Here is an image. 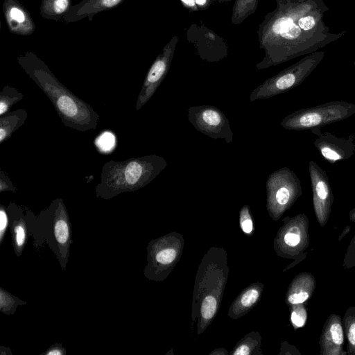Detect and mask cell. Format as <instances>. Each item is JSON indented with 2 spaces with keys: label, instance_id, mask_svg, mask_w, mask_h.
Listing matches in <instances>:
<instances>
[{
  "label": "cell",
  "instance_id": "cell-1",
  "mask_svg": "<svg viewBox=\"0 0 355 355\" xmlns=\"http://www.w3.org/2000/svg\"><path fill=\"white\" fill-rule=\"evenodd\" d=\"M17 62L46 95L66 127L80 132L96 129L99 114L63 85L35 53L26 51L17 57Z\"/></svg>",
  "mask_w": 355,
  "mask_h": 355
},
{
  "label": "cell",
  "instance_id": "cell-2",
  "mask_svg": "<svg viewBox=\"0 0 355 355\" xmlns=\"http://www.w3.org/2000/svg\"><path fill=\"white\" fill-rule=\"evenodd\" d=\"M166 166L163 157L153 154L124 161L110 160L102 167L99 182L95 187L96 196L108 200L139 190L151 182Z\"/></svg>",
  "mask_w": 355,
  "mask_h": 355
},
{
  "label": "cell",
  "instance_id": "cell-3",
  "mask_svg": "<svg viewBox=\"0 0 355 355\" xmlns=\"http://www.w3.org/2000/svg\"><path fill=\"white\" fill-rule=\"evenodd\" d=\"M354 114L355 104L334 101L295 111L285 116L280 125L288 130H312L345 120Z\"/></svg>",
  "mask_w": 355,
  "mask_h": 355
},
{
  "label": "cell",
  "instance_id": "cell-4",
  "mask_svg": "<svg viewBox=\"0 0 355 355\" xmlns=\"http://www.w3.org/2000/svg\"><path fill=\"white\" fill-rule=\"evenodd\" d=\"M266 185L268 206L277 216L289 209L302 193L300 179L287 167L270 174Z\"/></svg>",
  "mask_w": 355,
  "mask_h": 355
},
{
  "label": "cell",
  "instance_id": "cell-5",
  "mask_svg": "<svg viewBox=\"0 0 355 355\" xmlns=\"http://www.w3.org/2000/svg\"><path fill=\"white\" fill-rule=\"evenodd\" d=\"M189 122L198 131L212 139L233 140L228 119L218 107L212 105L191 106L187 110Z\"/></svg>",
  "mask_w": 355,
  "mask_h": 355
},
{
  "label": "cell",
  "instance_id": "cell-6",
  "mask_svg": "<svg viewBox=\"0 0 355 355\" xmlns=\"http://www.w3.org/2000/svg\"><path fill=\"white\" fill-rule=\"evenodd\" d=\"M313 205L315 218L320 227L328 222L334 202V194L326 172L314 161L309 162Z\"/></svg>",
  "mask_w": 355,
  "mask_h": 355
},
{
  "label": "cell",
  "instance_id": "cell-7",
  "mask_svg": "<svg viewBox=\"0 0 355 355\" xmlns=\"http://www.w3.org/2000/svg\"><path fill=\"white\" fill-rule=\"evenodd\" d=\"M282 236L285 251L291 257L297 259V262L304 259L310 244L309 233V220L306 215L300 214L286 221Z\"/></svg>",
  "mask_w": 355,
  "mask_h": 355
},
{
  "label": "cell",
  "instance_id": "cell-8",
  "mask_svg": "<svg viewBox=\"0 0 355 355\" xmlns=\"http://www.w3.org/2000/svg\"><path fill=\"white\" fill-rule=\"evenodd\" d=\"M306 70L300 68L284 71L273 76L252 90L250 95L251 102L266 99L285 93L299 85L305 78Z\"/></svg>",
  "mask_w": 355,
  "mask_h": 355
},
{
  "label": "cell",
  "instance_id": "cell-9",
  "mask_svg": "<svg viewBox=\"0 0 355 355\" xmlns=\"http://www.w3.org/2000/svg\"><path fill=\"white\" fill-rule=\"evenodd\" d=\"M317 136L314 145L327 162L334 164L347 159L354 153L355 143L351 138L338 137L329 132H320L319 128L311 130Z\"/></svg>",
  "mask_w": 355,
  "mask_h": 355
},
{
  "label": "cell",
  "instance_id": "cell-10",
  "mask_svg": "<svg viewBox=\"0 0 355 355\" xmlns=\"http://www.w3.org/2000/svg\"><path fill=\"white\" fill-rule=\"evenodd\" d=\"M343 320L339 314L331 313L326 320L319 340L320 355H347L344 351Z\"/></svg>",
  "mask_w": 355,
  "mask_h": 355
},
{
  "label": "cell",
  "instance_id": "cell-11",
  "mask_svg": "<svg viewBox=\"0 0 355 355\" xmlns=\"http://www.w3.org/2000/svg\"><path fill=\"white\" fill-rule=\"evenodd\" d=\"M171 56L164 53L153 63L137 96L135 108L139 110L151 98L165 78L170 66Z\"/></svg>",
  "mask_w": 355,
  "mask_h": 355
},
{
  "label": "cell",
  "instance_id": "cell-12",
  "mask_svg": "<svg viewBox=\"0 0 355 355\" xmlns=\"http://www.w3.org/2000/svg\"><path fill=\"white\" fill-rule=\"evenodd\" d=\"M3 12L10 33L30 35L35 30V24L28 10L19 0H4Z\"/></svg>",
  "mask_w": 355,
  "mask_h": 355
},
{
  "label": "cell",
  "instance_id": "cell-13",
  "mask_svg": "<svg viewBox=\"0 0 355 355\" xmlns=\"http://www.w3.org/2000/svg\"><path fill=\"white\" fill-rule=\"evenodd\" d=\"M52 219L53 236L61 249L68 250L71 242V229L68 214L62 199L54 200L47 209Z\"/></svg>",
  "mask_w": 355,
  "mask_h": 355
},
{
  "label": "cell",
  "instance_id": "cell-14",
  "mask_svg": "<svg viewBox=\"0 0 355 355\" xmlns=\"http://www.w3.org/2000/svg\"><path fill=\"white\" fill-rule=\"evenodd\" d=\"M123 1L124 0H83L72 6L62 19L66 24L76 22L85 18L92 21L96 14L114 8Z\"/></svg>",
  "mask_w": 355,
  "mask_h": 355
},
{
  "label": "cell",
  "instance_id": "cell-15",
  "mask_svg": "<svg viewBox=\"0 0 355 355\" xmlns=\"http://www.w3.org/2000/svg\"><path fill=\"white\" fill-rule=\"evenodd\" d=\"M316 287L313 275L304 272L297 275L291 282L286 296L288 304L306 303L312 297Z\"/></svg>",
  "mask_w": 355,
  "mask_h": 355
},
{
  "label": "cell",
  "instance_id": "cell-16",
  "mask_svg": "<svg viewBox=\"0 0 355 355\" xmlns=\"http://www.w3.org/2000/svg\"><path fill=\"white\" fill-rule=\"evenodd\" d=\"M28 117L27 110L19 108L0 116V143L7 141Z\"/></svg>",
  "mask_w": 355,
  "mask_h": 355
},
{
  "label": "cell",
  "instance_id": "cell-17",
  "mask_svg": "<svg viewBox=\"0 0 355 355\" xmlns=\"http://www.w3.org/2000/svg\"><path fill=\"white\" fill-rule=\"evenodd\" d=\"M71 6V0H42L40 14L44 19L59 21Z\"/></svg>",
  "mask_w": 355,
  "mask_h": 355
},
{
  "label": "cell",
  "instance_id": "cell-18",
  "mask_svg": "<svg viewBox=\"0 0 355 355\" xmlns=\"http://www.w3.org/2000/svg\"><path fill=\"white\" fill-rule=\"evenodd\" d=\"M344 333L347 338V354L355 355V306L348 307L343 318Z\"/></svg>",
  "mask_w": 355,
  "mask_h": 355
},
{
  "label": "cell",
  "instance_id": "cell-19",
  "mask_svg": "<svg viewBox=\"0 0 355 355\" xmlns=\"http://www.w3.org/2000/svg\"><path fill=\"white\" fill-rule=\"evenodd\" d=\"M23 98L24 94L15 87L4 86L0 92V116L8 113L11 107Z\"/></svg>",
  "mask_w": 355,
  "mask_h": 355
},
{
  "label": "cell",
  "instance_id": "cell-20",
  "mask_svg": "<svg viewBox=\"0 0 355 355\" xmlns=\"http://www.w3.org/2000/svg\"><path fill=\"white\" fill-rule=\"evenodd\" d=\"M94 144L101 153H110L116 146V137L111 131H103L95 139Z\"/></svg>",
  "mask_w": 355,
  "mask_h": 355
},
{
  "label": "cell",
  "instance_id": "cell-21",
  "mask_svg": "<svg viewBox=\"0 0 355 355\" xmlns=\"http://www.w3.org/2000/svg\"><path fill=\"white\" fill-rule=\"evenodd\" d=\"M12 225V234L15 250L21 251L26 239V224L23 217L19 218L17 220H14Z\"/></svg>",
  "mask_w": 355,
  "mask_h": 355
},
{
  "label": "cell",
  "instance_id": "cell-22",
  "mask_svg": "<svg viewBox=\"0 0 355 355\" xmlns=\"http://www.w3.org/2000/svg\"><path fill=\"white\" fill-rule=\"evenodd\" d=\"M307 320V311L304 303L293 304L291 310V321L297 329L303 327Z\"/></svg>",
  "mask_w": 355,
  "mask_h": 355
},
{
  "label": "cell",
  "instance_id": "cell-23",
  "mask_svg": "<svg viewBox=\"0 0 355 355\" xmlns=\"http://www.w3.org/2000/svg\"><path fill=\"white\" fill-rule=\"evenodd\" d=\"M217 302L216 299L211 295L207 296L201 305V315L205 320H210L214 315L216 311Z\"/></svg>",
  "mask_w": 355,
  "mask_h": 355
},
{
  "label": "cell",
  "instance_id": "cell-24",
  "mask_svg": "<svg viewBox=\"0 0 355 355\" xmlns=\"http://www.w3.org/2000/svg\"><path fill=\"white\" fill-rule=\"evenodd\" d=\"M342 266L344 269L355 267V235L352 239L347 248Z\"/></svg>",
  "mask_w": 355,
  "mask_h": 355
},
{
  "label": "cell",
  "instance_id": "cell-25",
  "mask_svg": "<svg viewBox=\"0 0 355 355\" xmlns=\"http://www.w3.org/2000/svg\"><path fill=\"white\" fill-rule=\"evenodd\" d=\"M17 298L1 289L0 307L5 313H10V311L16 306Z\"/></svg>",
  "mask_w": 355,
  "mask_h": 355
},
{
  "label": "cell",
  "instance_id": "cell-26",
  "mask_svg": "<svg viewBox=\"0 0 355 355\" xmlns=\"http://www.w3.org/2000/svg\"><path fill=\"white\" fill-rule=\"evenodd\" d=\"M248 208L249 207L248 206H244L240 213L241 227L243 231L246 234L250 233L253 228V224Z\"/></svg>",
  "mask_w": 355,
  "mask_h": 355
},
{
  "label": "cell",
  "instance_id": "cell-27",
  "mask_svg": "<svg viewBox=\"0 0 355 355\" xmlns=\"http://www.w3.org/2000/svg\"><path fill=\"white\" fill-rule=\"evenodd\" d=\"M293 20L291 17H282L278 19L272 26V31L281 35L288 30L293 24Z\"/></svg>",
  "mask_w": 355,
  "mask_h": 355
},
{
  "label": "cell",
  "instance_id": "cell-28",
  "mask_svg": "<svg viewBox=\"0 0 355 355\" xmlns=\"http://www.w3.org/2000/svg\"><path fill=\"white\" fill-rule=\"evenodd\" d=\"M176 257V252L173 249H165L159 251L155 258L156 261L162 264L171 263Z\"/></svg>",
  "mask_w": 355,
  "mask_h": 355
},
{
  "label": "cell",
  "instance_id": "cell-29",
  "mask_svg": "<svg viewBox=\"0 0 355 355\" xmlns=\"http://www.w3.org/2000/svg\"><path fill=\"white\" fill-rule=\"evenodd\" d=\"M258 297L259 292L257 289H249L241 297V304L244 307L250 306L257 301Z\"/></svg>",
  "mask_w": 355,
  "mask_h": 355
},
{
  "label": "cell",
  "instance_id": "cell-30",
  "mask_svg": "<svg viewBox=\"0 0 355 355\" xmlns=\"http://www.w3.org/2000/svg\"><path fill=\"white\" fill-rule=\"evenodd\" d=\"M17 189L14 186L9 177L3 171H0V192L12 191L16 192Z\"/></svg>",
  "mask_w": 355,
  "mask_h": 355
},
{
  "label": "cell",
  "instance_id": "cell-31",
  "mask_svg": "<svg viewBox=\"0 0 355 355\" xmlns=\"http://www.w3.org/2000/svg\"><path fill=\"white\" fill-rule=\"evenodd\" d=\"M8 225V217L6 209L1 206L0 209V243H1L4 237Z\"/></svg>",
  "mask_w": 355,
  "mask_h": 355
},
{
  "label": "cell",
  "instance_id": "cell-32",
  "mask_svg": "<svg viewBox=\"0 0 355 355\" xmlns=\"http://www.w3.org/2000/svg\"><path fill=\"white\" fill-rule=\"evenodd\" d=\"M300 34V28L295 24H293L288 30L281 34V36L288 40L295 39Z\"/></svg>",
  "mask_w": 355,
  "mask_h": 355
},
{
  "label": "cell",
  "instance_id": "cell-33",
  "mask_svg": "<svg viewBox=\"0 0 355 355\" xmlns=\"http://www.w3.org/2000/svg\"><path fill=\"white\" fill-rule=\"evenodd\" d=\"M299 26L304 30H309L315 25V20L313 17L307 16L301 18L298 21Z\"/></svg>",
  "mask_w": 355,
  "mask_h": 355
},
{
  "label": "cell",
  "instance_id": "cell-34",
  "mask_svg": "<svg viewBox=\"0 0 355 355\" xmlns=\"http://www.w3.org/2000/svg\"><path fill=\"white\" fill-rule=\"evenodd\" d=\"M64 354L63 349L60 347H54L49 349L46 352V355H62Z\"/></svg>",
  "mask_w": 355,
  "mask_h": 355
},
{
  "label": "cell",
  "instance_id": "cell-35",
  "mask_svg": "<svg viewBox=\"0 0 355 355\" xmlns=\"http://www.w3.org/2000/svg\"><path fill=\"white\" fill-rule=\"evenodd\" d=\"M250 351L248 347L246 345H241L239 348L236 349V350L234 352V354L236 355H246L249 354Z\"/></svg>",
  "mask_w": 355,
  "mask_h": 355
},
{
  "label": "cell",
  "instance_id": "cell-36",
  "mask_svg": "<svg viewBox=\"0 0 355 355\" xmlns=\"http://www.w3.org/2000/svg\"><path fill=\"white\" fill-rule=\"evenodd\" d=\"M350 230L351 227L349 225H347L338 236V241H340L344 238V236H345L350 232Z\"/></svg>",
  "mask_w": 355,
  "mask_h": 355
},
{
  "label": "cell",
  "instance_id": "cell-37",
  "mask_svg": "<svg viewBox=\"0 0 355 355\" xmlns=\"http://www.w3.org/2000/svg\"><path fill=\"white\" fill-rule=\"evenodd\" d=\"M349 219L353 222L355 223V208L352 209L349 211Z\"/></svg>",
  "mask_w": 355,
  "mask_h": 355
},
{
  "label": "cell",
  "instance_id": "cell-38",
  "mask_svg": "<svg viewBox=\"0 0 355 355\" xmlns=\"http://www.w3.org/2000/svg\"><path fill=\"white\" fill-rule=\"evenodd\" d=\"M183 3H184L185 4L189 6H194L196 1L195 0H181Z\"/></svg>",
  "mask_w": 355,
  "mask_h": 355
},
{
  "label": "cell",
  "instance_id": "cell-39",
  "mask_svg": "<svg viewBox=\"0 0 355 355\" xmlns=\"http://www.w3.org/2000/svg\"><path fill=\"white\" fill-rule=\"evenodd\" d=\"M195 1L198 5H204L206 2V0H195Z\"/></svg>",
  "mask_w": 355,
  "mask_h": 355
}]
</instances>
